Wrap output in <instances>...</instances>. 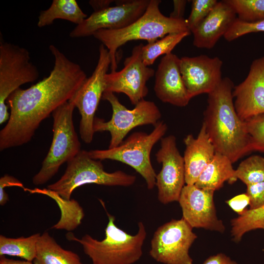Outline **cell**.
Returning a JSON list of instances; mask_svg holds the SVG:
<instances>
[{
	"label": "cell",
	"mask_w": 264,
	"mask_h": 264,
	"mask_svg": "<svg viewBox=\"0 0 264 264\" xmlns=\"http://www.w3.org/2000/svg\"><path fill=\"white\" fill-rule=\"evenodd\" d=\"M223 62L218 57L205 55L180 58L182 78L191 98L201 94H209L219 85Z\"/></svg>",
	"instance_id": "16"
},
{
	"label": "cell",
	"mask_w": 264,
	"mask_h": 264,
	"mask_svg": "<svg viewBox=\"0 0 264 264\" xmlns=\"http://www.w3.org/2000/svg\"><path fill=\"white\" fill-rule=\"evenodd\" d=\"M13 186L21 188L23 190L25 189L23 184L13 176L5 174L0 178V189Z\"/></svg>",
	"instance_id": "36"
},
{
	"label": "cell",
	"mask_w": 264,
	"mask_h": 264,
	"mask_svg": "<svg viewBox=\"0 0 264 264\" xmlns=\"http://www.w3.org/2000/svg\"><path fill=\"white\" fill-rule=\"evenodd\" d=\"M38 69L31 60L28 50L22 47L0 42V124L9 118L6 104L9 96L20 86L35 81Z\"/></svg>",
	"instance_id": "9"
},
{
	"label": "cell",
	"mask_w": 264,
	"mask_h": 264,
	"mask_svg": "<svg viewBox=\"0 0 264 264\" xmlns=\"http://www.w3.org/2000/svg\"><path fill=\"white\" fill-rule=\"evenodd\" d=\"M154 91L162 102L183 107L192 99L183 82L180 58L171 53L161 59L155 72Z\"/></svg>",
	"instance_id": "18"
},
{
	"label": "cell",
	"mask_w": 264,
	"mask_h": 264,
	"mask_svg": "<svg viewBox=\"0 0 264 264\" xmlns=\"http://www.w3.org/2000/svg\"><path fill=\"white\" fill-rule=\"evenodd\" d=\"M136 180L134 175L118 170L106 172L101 160L91 158L88 151L81 150L67 162L65 173L56 182L47 186V189L59 194L62 198L70 199L77 188L87 184H96L109 186L128 187Z\"/></svg>",
	"instance_id": "6"
},
{
	"label": "cell",
	"mask_w": 264,
	"mask_h": 264,
	"mask_svg": "<svg viewBox=\"0 0 264 264\" xmlns=\"http://www.w3.org/2000/svg\"><path fill=\"white\" fill-rule=\"evenodd\" d=\"M75 108L68 101L52 113V142L41 169L32 178L33 184L40 185L46 183L56 175L63 164L73 158L81 151V143L73 120Z\"/></svg>",
	"instance_id": "7"
},
{
	"label": "cell",
	"mask_w": 264,
	"mask_h": 264,
	"mask_svg": "<svg viewBox=\"0 0 264 264\" xmlns=\"http://www.w3.org/2000/svg\"><path fill=\"white\" fill-rule=\"evenodd\" d=\"M249 198L246 193L241 194L226 201V203L239 216L243 214L247 210L246 207L249 205Z\"/></svg>",
	"instance_id": "34"
},
{
	"label": "cell",
	"mask_w": 264,
	"mask_h": 264,
	"mask_svg": "<svg viewBox=\"0 0 264 264\" xmlns=\"http://www.w3.org/2000/svg\"><path fill=\"white\" fill-rule=\"evenodd\" d=\"M111 59L107 48L101 44L99 47V58L91 75L86 79L69 100L77 108L81 115L79 133L86 144L93 138V122L95 113L106 89L105 76Z\"/></svg>",
	"instance_id": "10"
},
{
	"label": "cell",
	"mask_w": 264,
	"mask_h": 264,
	"mask_svg": "<svg viewBox=\"0 0 264 264\" xmlns=\"http://www.w3.org/2000/svg\"><path fill=\"white\" fill-rule=\"evenodd\" d=\"M244 121L250 137L251 152L264 153V113L255 115Z\"/></svg>",
	"instance_id": "30"
},
{
	"label": "cell",
	"mask_w": 264,
	"mask_h": 264,
	"mask_svg": "<svg viewBox=\"0 0 264 264\" xmlns=\"http://www.w3.org/2000/svg\"><path fill=\"white\" fill-rule=\"evenodd\" d=\"M41 234L36 233L27 237L8 238L0 235V257L11 256L32 262L36 255L37 243Z\"/></svg>",
	"instance_id": "25"
},
{
	"label": "cell",
	"mask_w": 264,
	"mask_h": 264,
	"mask_svg": "<svg viewBox=\"0 0 264 264\" xmlns=\"http://www.w3.org/2000/svg\"><path fill=\"white\" fill-rule=\"evenodd\" d=\"M24 190L32 194L46 195L57 203L61 212V216L59 221L51 228L72 231L81 223L85 214L83 209L76 200L64 199L56 192L47 188L30 189L25 188Z\"/></svg>",
	"instance_id": "23"
},
{
	"label": "cell",
	"mask_w": 264,
	"mask_h": 264,
	"mask_svg": "<svg viewBox=\"0 0 264 264\" xmlns=\"http://www.w3.org/2000/svg\"><path fill=\"white\" fill-rule=\"evenodd\" d=\"M218 1L217 0H193L191 11L186 19L191 32L196 28L209 14Z\"/></svg>",
	"instance_id": "31"
},
{
	"label": "cell",
	"mask_w": 264,
	"mask_h": 264,
	"mask_svg": "<svg viewBox=\"0 0 264 264\" xmlns=\"http://www.w3.org/2000/svg\"><path fill=\"white\" fill-rule=\"evenodd\" d=\"M87 18V15L75 0H53L48 9L40 12L37 26L43 27L50 25L56 19L66 20L77 25Z\"/></svg>",
	"instance_id": "24"
},
{
	"label": "cell",
	"mask_w": 264,
	"mask_h": 264,
	"mask_svg": "<svg viewBox=\"0 0 264 264\" xmlns=\"http://www.w3.org/2000/svg\"><path fill=\"white\" fill-rule=\"evenodd\" d=\"M264 32V18L255 22H247L237 18L223 37L228 42H232L244 35Z\"/></svg>",
	"instance_id": "32"
},
{
	"label": "cell",
	"mask_w": 264,
	"mask_h": 264,
	"mask_svg": "<svg viewBox=\"0 0 264 264\" xmlns=\"http://www.w3.org/2000/svg\"><path fill=\"white\" fill-rule=\"evenodd\" d=\"M245 193L249 198L250 210L264 206V181L246 185Z\"/></svg>",
	"instance_id": "33"
},
{
	"label": "cell",
	"mask_w": 264,
	"mask_h": 264,
	"mask_svg": "<svg viewBox=\"0 0 264 264\" xmlns=\"http://www.w3.org/2000/svg\"><path fill=\"white\" fill-rule=\"evenodd\" d=\"M154 127L150 133L143 132L132 133L116 147L90 150L88 154L95 160L110 159L129 165L142 176L148 189L151 190L155 186L156 174L151 161V153L168 129L167 124L162 121Z\"/></svg>",
	"instance_id": "5"
},
{
	"label": "cell",
	"mask_w": 264,
	"mask_h": 264,
	"mask_svg": "<svg viewBox=\"0 0 264 264\" xmlns=\"http://www.w3.org/2000/svg\"><path fill=\"white\" fill-rule=\"evenodd\" d=\"M234 87L231 79L226 77L208 94L202 123L216 153L227 157L232 163L251 152L245 121L234 107Z\"/></svg>",
	"instance_id": "2"
},
{
	"label": "cell",
	"mask_w": 264,
	"mask_h": 264,
	"mask_svg": "<svg viewBox=\"0 0 264 264\" xmlns=\"http://www.w3.org/2000/svg\"><path fill=\"white\" fill-rule=\"evenodd\" d=\"M234 105L242 120L264 113V56L253 61L246 78L234 87Z\"/></svg>",
	"instance_id": "17"
},
{
	"label": "cell",
	"mask_w": 264,
	"mask_h": 264,
	"mask_svg": "<svg viewBox=\"0 0 264 264\" xmlns=\"http://www.w3.org/2000/svg\"><path fill=\"white\" fill-rule=\"evenodd\" d=\"M191 33L190 31L171 33L154 42L144 45L142 49L143 63L147 66L152 65L159 56L172 53L174 48Z\"/></svg>",
	"instance_id": "26"
},
{
	"label": "cell",
	"mask_w": 264,
	"mask_h": 264,
	"mask_svg": "<svg viewBox=\"0 0 264 264\" xmlns=\"http://www.w3.org/2000/svg\"><path fill=\"white\" fill-rule=\"evenodd\" d=\"M235 10L237 19L252 22L264 18V0H226Z\"/></svg>",
	"instance_id": "29"
},
{
	"label": "cell",
	"mask_w": 264,
	"mask_h": 264,
	"mask_svg": "<svg viewBox=\"0 0 264 264\" xmlns=\"http://www.w3.org/2000/svg\"><path fill=\"white\" fill-rule=\"evenodd\" d=\"M187 3V1L185 0H173L174 9L169 17L174 19H183Z\"/></svg>",
	"instance_id": "37"
},
{
	"label": "cell",
	"mask_w": 264,
	"mask_h": 264,
	"mask_svg": "<svg viewBox=\"0 0 264 264\" xmlns=\"http://www.w3.org/2000/svg\"><path fill=\"white\" fill-rule=\"evenodd\" d=\"M214 191L199 188L195 184L185 185L178 202L182 218L193 228L223 233L225 226L217 216L214 202Z\"/></svg>",
	"instance_id": "15"
},
{
	"label": "cell",
	"mask_w": 264,
	"mask_h": 264,
	"mask_svg": "<svg viewBox=\"0 0 264 264\" xmlns=\"http://www.w3.org/2000/svg\"><path fill=\"white\" fill-rule=\"evenodd\" d=\"M101 202L109 219L105 228V238L98 241L88 234L81 239L72 235L68 239L79 242L84 253L91 259L92 264H133L142 255V246L147 233L144 223H138V231L130 235L115 225V217L109 214Z\"/></svg>",
	"instance_id": "4"
},
{
	"label": "cell",
	"mask_w": 264,
	"mask_h": 264,
	"mask_svg": "<svg viewBox=\"0 0 264 264\" xmlns=\"http://www.w3.org/2000/svg\"><path fill=\"white\" fill-rule=\"evenodd\" d=\"M0 264H33L31 262L27 261L16 260L7 258L5 256L0 257Z\"/></svg>",
	"instance_id": "39"
},
{
	"label": "cell",
	"mask_w": 264,
	"mask_h": 264,
	"mask_svg": "<svg viewBox=\"0 0 264 264\" xmlns=\"http://www.w3.org/2000/svg\"><path fill=\"white\" fill-rule=\"evenodd\" d=\"M161 1L150 0L144 13L124 28L100 29L93 34L109 52L111 72L116 71L117 68L116 54L118 48L127 42L143 40L151 43L169 34L191 32L186 19L166 17L161 12L159 7Z\"/></svg>",
	"instance_id": "3"
},
{
	"label": "cell",
	"mask_w": 264,
	"mask_h": 264,
	"mask_svg": "<svg viewBox=\"0 0 264 264\" xmlns=\"http://www.w3.org/2000/svg\"><path fill=\"white\" fill-rule=\"evenodd\" d=\"M102 98L108 101L111 106V117L106 121L95 117L93 131L94 133L103 132L110 133L109 149L119 146L127 134L135 127L146 125L155 126L161 117L159 108L151 101L142 99L133 109L130 110L119 101L113 92L105 91Z\"/></svg>",
	"instance_id": "8"
},
{
	"label": "cell",
	"mask_w": 264,
	"mask_h": 264,
	"mask_svg": "<svg viewBox=\"0 0 264 264\" xmlns=\"http://www.w3.org/2000/svg\"><path fill=\"white\" fill-rule=\"evenodd\" d=\"M160 148L155 154L158 163L161 164L160 172L156 176L157 198L162 204L178 201L185 183L183 157L176 146L173 135L161 139Z\"/></svg>",
	"instance_id": "13"
},
{
	"label": "cell",
	"mask_w": 264,
	"mask_h": 264,
	"mask_svg": "<svg viewBox=\"0 0 264 264\" xmlns=\"http://www.w3.org/2000/svg\"><path fill=\"white\" fill-rule=\"evenodd\" d=\"M49 49L54 58L49 75L28 88H19L6 101L10 112L0 132L1 151L29 142L42 122L69 101L87 78L81 66L56 46Z\"/></svg>",
	"instance_id": "1"
},
{
	"label": "cell",
	"mask_w": 264,
	"mask_h": 264,
	"mask_svg": "<svg viewBox=\"0 0 264 264\" xmlns=\"http://www.w3.org/2000/svg\"><path fill=\"white\" fill-rule=\"evenodd\" d=\"M197 238L193 228L183 218L172 220L154 233L150 255L164 264H193L189 251Z\"/></svg>",
	"instance_id": "11"
},
{
	"label": "cell",
	"mask_w": 264,
	"mask_h": 264,
	"mask_svg": "<svg viewBox=\"0 0 264 264\" xmlns=\"http://www.w3.org/2000/svg\"><path fill=\"white\" fill-rule=\"evenodd\" d=\"M232 162L226 156L216 153L213 159L200 174L195 185L201 189L215 191L223 186L225 181H236Z\"/></svg>",
	"instance_id": "21"
},
{
	"label": "cell",
	"mask_w": 264,
	"mask_h": 264,
	"mask_svg": "<svg viewBox=\"0 0 264 264\" xmlns=\"http://www.w3.org/2000/svg\"><path fill=\"white\" fill-rule=\"evenodd\" d=\"M233 241L239 242L243 235L257 229L264 230V206L256 210H248L231 220Z\"/></svg>",
	"instance_id": "27"
},
{
	"label": "cell",
	"mask_w": 264,
	"mask_h": 264,
	"mask_svg": "<svg viewBox=\"0 0 264 264\" xmlns=\"http://www.w3.org/2000/svg\"><path fill=\"white\" fill-rule=\"evenodd\" d=\"M237 18L235 10L226 0L218 1L202 22L191 32L193 45L199 48L212 49Z\"/></svg>",
	"instance_id": "19"
},
{
	"label": "cell",
	"mask_w": 264,
	"mask_h": 264,
	"mask_svg": "<svg viewBox=\"0 0 264 264\" xmlns=\"http://www.w3.org/2000/svg\"><path fill=\"white\" fill-rule=\"evenodd\" d=\"M113 1L114 0H91L88 3L93 9L94 12H95L110 6V5Z\"/></svg>",
	"instance_id": "38"
},
{
	"label": "cell",
	"mask_w": 264,
	"mask_h": 264,
	"mask_svg": "<svg viewBox=\"0 0 264 264\" xmlns=\"http://www.w3.org/2000/svg\"><path fill=\"white\" fill-rule=\"evenodd\" d=\"M234 178L246 185L264 181V157L253 155L242 161L235 170Z\"/></svg>",
	"instance_id": "28"
},
{
	"label": "cell",
	"mask_w": 264,
	"mask_h": 264,
	"mask_svg": "<svg viewBox=\"0 0 264 264\" xmlns=\"http://www.w3.org/2000/svg\"><path fill=\"white\" fill-rule=\"evenodd\" d=\"M117 4L93 12L70 32L72 38L90 36L103 29L124 28L140 17L145 12L150 0H119Z\"/></svg>",
	"instance_id": "14"
},
{
	"label": "cell",
	"mask_w": 264,
	"mask_h": 264,
	"mask_svg": "<svg viewBox=\"0 0 264 264\" xmlns=\"http://www.w3.org/2000/svg\"><path fill=\"white\" fill-rule=\"evenodd\" d=\"M203 264H238L223 253H218L208 258Z\"/></svg>",
	"instance_id": "35"
},
{
	"label": "cell",
	"mask_w": 264,
	"mask_h": 264,
	"mask_svg": "<svg viewBox=\"0 0 264 264\" xmlns=\"http://www.w3.org/2000/svg\"><path fill=\"white\" fill-rule=\"evenodd\" d=\"M183 141L185 145L183 156L185 183L193 185L195 184L202 171L213 159L216 152L203 123L196 138L190 134L184 138Z\"/></svg>",
	"instance_id": "20"
},
{
	"label": "cell",
	"mask_w": 264,
	"mask_h": 264,
	"mask_svg": "<svg viewBox=\"0 0 264 264\" xmlns=\"http://www.w3.org/2000/svg\"><path fill=\"white\" fill-rule=\"evenodd\" d=\"M142 43L135 46L124 62L123 68L105 76V91L123 93L136 105L148 93L147 82L155 75L154 69L146 66L142 58Z\"/></svg>",
	"instance_id": "12"
},
{
	"label": "cell",
	"mask_w": 264,
	"mask_h": 264,
	"mask_svg": "<svg viewBox=\"0 0 264 264\" xmlns=\"http://www.w3.org/2000/svg\"><path fill=\"white\" fill-rule=\"evenodd\" d=\"M33 264H83L78 255L63 248L47 232L41 235L37 243Z\"/></svg>",
	"instance_id": "22"
}]
</instances>
